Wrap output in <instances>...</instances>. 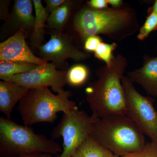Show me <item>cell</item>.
I'll return each instance as SVG.
<instances>
[{
  "instance_id": "13",
  "label": "cell",
  "mask_w": 157,
  "mask_h": 157,
  "mask_svg": "<svg viewBox=\"0 0 157 157\" xmlns=\"http://www.w3.org/2000/svg\"><path fill=\"white\" fill-rule=\"evenodd\" d=\"M33 1L31 0L14 1L9 19L17 31L23 30L28 34L29 31H33L36 20L33 14Z\"/></svg>"
},
{
  "instance_id": "3",
  "label": "cell",
  "mask_w": 157,
  "mask_h": 157,
  "mask_svg": "<svg viewBox=\"0 0 157 157\" xmlns=\"http://www.w3.org/2000/svg\"><path fill=\"white\" fill-rule=\"evenodd\" d=\"M91 135L102 146L120 157L142 149L146 143L143 133L125 114L95 117Z\"/></svg>"
},
{
  "instance_id": "26",
  "label": "cell",
  "mask_w": 157,
  "mask_h": 157,
  "mask_svg": "<svg viewBox=\"0 0 157 157\" xmlns=\"http://www.w3.org/2000/svg\"><path fill=\"white\" fill-rule=\"evenodd\" d=\"M108 5H110L112 6V8L115 9H118L121 8L123 1L122 0H107Z\"/></svg>"
},
{
  "instance_id": "14",
  "label": "cell",
  "mask_w": 157,
  "mask_h": 157,
  "mask_svg": "<svg viewBox=\"0 0 157 157\" xmlns=\"http://www.w3.org/2000/svg\"><path fill=\"white\" fill-rule=\"evenodd\" d=\"M33 6L36 13V20L31 37V44L39 48L43 45L45 40V23L48 19L49 14L43 7L41 0H33Z\"/></svg>"
},
{
  "instance_id": "25",
  "label": "cell",
  "mask_w": 157,
  "mask_h": 157,
  "mask_svg": "<svg viewBox=\"0 0 157 157\" xmlns=\"http://www.w3.org/2000/svg\"><path fill=\"white\" fill-rule=\"evenodd\" d=\"M6 1H1V19L9 20L11 14H9L8 11V4Z\"/></svg>"
},
{
  "instance_id": "12",
  "label": "cell",
  "mask_w": 157,
  "mask_h": 157,
  "mask_svg": "<svg viewBox=\"0 0 157 157\" xmlns=\"http://www.w3.org/2000/svg\"><path fill=\"white\" fill-rule=\"evenodd\" d=\"M29 89L11 82L0 81V111L11 119L16 104L28 92Z\"/></svg>"
},
{
  "instance_id": "5",
  "label": "cell",
  "mask_w": 157,
  "mask_h": 157,
  "mask_svg": "<svg viewBox=\"0 0 157 157\" xmlns=\"http://www.w3.org/2000/svg\"><path fill=\"white\" fill-rule=\"evenodd\" d=\"M72 95V92L64 89L56 95L48 88L32 89L19 101L17 110L25 125L53 123L59 112L64 113L77 107L70 99Z\"/></svg>"
},
{
  "instance_id": "27",
  "label": "cell",
  "mask_w": 157,
  "mask_h": 157,
  "mask_svg": "<svg viewBox=\"0 0 157 157\" xmlns=\"http://www.w3.org/2000/svg\"><path fill=\"white\" fill-rule=\"evenodd\" d=\"M14 157H54L53 155L46 153H34L21 155Z\"/></svg>"
},
{
  "instance_id": "1",
  "label": "cell",
  "mask_w": 157,
  "mask_h": 157,
  "mask_svg": "<svg viewBox=\"0 0 157 157\" xmlns=\"http://www.w3.org/2000/svg\"><path fill=\"white\" fill-rule=\"evenodd\" d=\"M128 66L121 54L115 57L109 66L97 69L98 78L89 83L86 97L93 116L101 118L113 114H125L126 99L121 79Z\"/></svg>"
},
{
  "instance_id": "18",
  "label": "cell",
  "mask_w": 157,
  "mask_h": 157,
  "mask_svg": "<svg viewBox=\"0 0 157 157\" xmlns=\"http://www.w3.org/2000/svg\"><path fill=\"white\" fill-rule=\"evenodd\" d=\"M89 76V71L86 66L83 64H76L67 72V83L73 86H79L87 81Z\"/></svg>"
},
{
  "instance_id": "17",
  "label": "cell",
  "mask_w": 157,
  "mask_h": 157,
  "mask_svg": "<svg viewBox=\"0 0 157 157\" xmlns=\"http://www.w3.org/2000/svg\"><path fill=\"white\" fill-rule=\"evenodd\" d=\"M77 150L84 157H113L114 155L98 143L91 135L80 144Z\"/></svg>"
},
{
  "instance_id": "19",
  "label": "cell",
  "mask_w": 157,
  "mask_h": 157,
  "mask_svg": "<svg viewBox=\"0 0 157 157\" xmlns=\"http://www.w3.org/2000/svg\"><path fill=\"white\" fill-rule=\"evenodd\" d=\"M117 47V44L115 42L110 44L102 42L94 52L95 56L96 58L104 62L105 65L109 66L115 58L113 56V52Z\"/></svg>"
},
{
  "instance_id": "24",
  "label": "cell",
  "mask_w": 157,
  "mask_h": 157,
  "mask_svg": "<svg viewBox=\"0 0 157 157\" xmlns=\"http://www.w3.org/2000/svg\"><path fill=\"white\" fill-rule=\"evenodd\" d=\"M67 0H46V11L48 14H50L52 11L61 6L66 2Z\"/></svg>"
},
{
  "instance_id": "8",
  "label": "cell",
  "mask_w": 157,
  "mask_h": 157,
  "mask_svg": "<svg viewBox=\"0 0 157 157\" xmlns=\"http://www.w3.org/2000/svg\"><path fill=\"white\" fill-rule=\"evenodd\" d=\"M40 58L58 67H66V61L70 59L80 62L90 58V55L82 51L73 43L72 38L62 33L54 31L48 42L39 48Z\"/></svg>"
},
{
  "instance_id": "4",
  "label": "cell",
  "mask_w": 157,
  "mask_h": 157,
  "mask_svg": "<svg viewBox=\"0 0 157 157\" xmlns=\"http://www.w3.org/2000/svg\"><path fill=\"white\" fill-rule=\"evenodd\" d=\"M62 151L59 144L44 135L36 133L31 127L0 117V157L34 153L57 156Z\"/></svg>"
},
{
  "instance_id": "23",
  "label": "cell",
  "mask_w": 157,
  "mask_h": 157,
  "mask_svg": "<svg viewBox=\"0 0 157 157\" xmlns=\"http://www.w3.org/2000/svg\"><path fill=\"white\" fill-rule=\"evenodd\" d=\"M86 3L88 7L96 10H103L109 8L107 0H90Z\"/></svg>"
},
{
  "instance_id": "9",
  "label": "cell",
  "mask_w": 157,
  "mask_h": 157,
  "mask_svg": "<svg viewBox=\"0 0 157 157\" xmlns=\"http://www.w3.org/2000/svg\"><path fill=\"white\" fill-rule=\"evenodd\" d=\"M67 72L58 70L52 63L39 65L35 70L11 77L9 82L22 86L29 89L51 87L54 92L59 93L67 83Z\"/></svg>"
},
{
  "instance_id": "15",
  "label": "cell",
  "mask_w": 157,
  "mask_h": 157,
  "mask_svg": "<svg viewBox=\"0 0 157 157\" xmlns=\"http://www.w3.org/2000/svg\"><path fill=\"white\" fill-rule=\"evenodd\" d=\"M39 66L26 62L1 61L0 78L2 81L9 82L14 75L27 73L35 70Z\"/></svg>"
},
{
  "instance_id": "30",
  "label": "cell",
  "mask_w": 157,
  "mask_h": 157,
  "mask_svg": "<svg viewBox=\"0 0 157 157\" xmlns=\"http://www.w3.org/2000/svg\"><path fill=\"white\" fill-rule=\"evenodd\" d=\"M113 157H121L119 156H118V155H113Z\"/></svg>"
},
{
  "instance_id": "22",
  "label": "cell",
  "mask_w": 157,
  "mask_h": 157,
  "mask_svg": "<svg viewBox=\"0 0 157 157\" xmlns=\"http://www.w3.org/2000/svg\"><path fill=\"white\" fill-rule=\"evenodd\" d=\"M103 42V39L99 36L88 37L84 41L85 50L88 52H94L99 44Z\"/></svg>"
},
{
  "instance_id": "11",
  "label": "cell",
  "mask_w": 157,
  "mask_h": 157,
  "mask_svg": "<svg viewBox=\"0 0 157 157\" xmlns=\"http://www.w3.org/2000/svg\"><path fill=\"white\" fill-rule=\"evenodd\" d=\"M128 76L133 83L139 84L149 96L157 98V57L144 55L142 67L130 71Z\"/></svg>"
},
{
  "instance_id": "6",
  "label": "cell",
  "mask_w": 157,
  "mask_h": 157,
  "mask_svg": "<svg viewBox=\"0 0 157 157\" xmlns=\"http://www.w3.org/2000/svg\"><path fill=\"white\" fill-rule=\"evenodd\" d=\"M95 117L89 116L76 107L63 113L59 123L55 127L52 139L63 138V151L55 157H70L91 134Z\"/></svg>"
},
{
  "instance_id": "10",
  "label": "cell",
  "mask_w": 157,
  "mask_h": 157,
  "mask_svg": "<svg viewBox=\"0 0 157 157\" xmlns=\"http://www.w3.org/2000/svg\"><path fill=\"white\" fill-rule=\"evenodd\" d=\"M28 34L23 30L16 32L0 44V61H11L31 63L38 65L47 62L35 55L27 44Z\"/></svg>"
},
{
  "instance_id": "20",
  "label": "cell",
  "mask_w": 157,
  "mask_h": 157,
  "mask_svg": "<svg viewBox=\"0 0 157 157\" xmlns=\"http://www.w3.org/2000/svg\"><path fill=\"white\" fill-rule=\"evenodd\" d=\"M148 15L143 25L140 28L137 39L143 41L150 34L157 30V14L153 11H148Z\"/></svg>"
},
{
  "instance_id": "21",
  "label": "cell",
  "mask_w": 157,
  "mask_h": 157,
  "mask_svg": "<svg viewBox=\"0 0 157 157\" xmlns=\"http://www.w3.org/2000/svg\"><path fill=\"white\" fill-rule=\"evenodd\" d=\"M121 157H157V145L151 141L147 142L142 149Z\"/></svg>"
},
{
  "instance_id": "2",
  "label": "cell",
  "mask_w": 157,
  "mask_h": 157,
  "mask_svg": "<svg viewBox=\"0 0 157 157\" xmlns=\"http://www.w3.org/2000/svg\"><path fill=\"white\" fill-rule=\"evenodd\" d=\"M73 24L84 42L88 37L100 34L121 42L134 35L139 27L137 11L132 7L103 10L84 7L75 14Z\"/></svg>"
},
{
  "instance_id": "31",
  "label": "cell",
  "mask_w": 157,
  "mask_h": 157,
  "mask_svg": "<svg viewBox=\"0 0 157 157\" xmlns=\"http://www.w3.org/2000/svg\"><path fill=\"white\" fill-rule=\"evenodd\" d=\"M156 50H157V45H156Z\"/></svg>"
},
{
  "instance_id": "29",
  "label": "cell",
  "mask_w": 157,
  "mask_h": 157,
  "mask_svg": "<svg viewBox=\"0 0 157 157\" xmlns=\"http://www.w3.org/2000/svg\"><path fill=\"white\" fill-rule=\"evenodd\" d=\"M70 157H84L79 152V151L77 150V151Z\"/></svg>"
},
{
  "instance_id": "7",
  "label": "cell",
  "mask_w": 157,
  "mask_h": 157,
  "mask_svg": "<svg viewBox=\"0 0 157 157\" xmlns=\"http://www.w3.org/2000/svg\"><path fill=\"white\" fill-rule=\"evenodd\" d=\"M121 82L126 99V115L144 135L157 145V111L154 106L155 99L138 92L128 76H123Z\"/></svg>"
},
{
  "instance_id": "16",
  "label": "cell",
  "mask_w": 157,
  "mask_h": 157,
  "mask_svg": "<svg viewBox=\"0 0 157 157\" xmlns=\"http://www.w3.org/2000/svg\"><path fill=\"white\" fill-rule=\"evenodd\" d=\"M73 3L72 1L67 0L61 6L50 13L47 22L51 28L62 33L70 16Z\"/></svg>"
},
{
  "instance_id": "28",
  "label": "cell",
  "mask_w": 157,
  "mask_h": 157,
  "mask_svg": "<svg viewBox=\"0 0 157 157\" xmlns=\"http://www.w3.org/2000/svg\"><path fill=\"white\" fill-rule=\"evenodd\" d=\"M148 11H153L157 14V0L155 1L154 5L148 9Z\"/></svg>"
}]
</instances>
